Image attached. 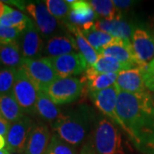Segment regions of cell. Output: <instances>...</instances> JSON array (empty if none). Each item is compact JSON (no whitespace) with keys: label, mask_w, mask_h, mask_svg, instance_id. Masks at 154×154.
<instances>
[{"label":"cell","mask_w":154,"mask_h":154,"mask_svg":"<svg viewBox=\"0 0 154 154\" xmlns=\"http://www.w3.org/2000/svg\"><path fill=\"white\" fill-rule=\"evenodd\" d=\"M9 8H10L9 6L5 5L3 2L0 1V18L5 15V13L9 10Z\"/></svg>","instance_id":"cell-36"},{"label":"cell","mask_w":154,"mask_h":154,"mask_svg":"<svg viewBox=\"0 0 154 154\" xmlns=\"http://www.w3.org/2000/svg\"><path fill=\"white\" fill-rule=\"evenodd\" d=\"M46 154H76L71 145L66 143L57 135L51 137Z\"/></svg>","instance_id":"cell-30"},{"label":"cell","mask_w":154,"mask_h":154,"mask_svg":"<svg viewBox=\"0 0 154 154\" xmlns=\"http://www.w3.org/2000/svg\"><path fill=\"white\" fill-rule=\"evenodd\" d=\"M59 78L71 77L79 75L88 68V63L81 53H70L67 55L48 57Z\"/></svg>","instance_id":"cell-8"},{"label":"cell","mask_w":154,"mask_h":154,"mask_svg":"<svg viewBox=\"0 0 154 154\" xmlns=\"http://www.w3.org/2000/svg\"><path fill=\"white\" fill-rule=\"evenodd\" d=\"M114 86L118 92L142 94L147 91L145 85L143 69L140 68H134L120 72Z\"/></svg>","instance_id":"cell-12"},{"label":"cell","mask_w":154,"mask_h":154,"mask_svg":"<svg viewBox=\"0 0 154 154\" xmlns=\"http://www.w3.org/2000/svg\"><path fill=\"white\" fill-rule=\"evenodd\" d=\"M5 144H6L5 139L4 138L3 135H1V134H0V151L4 149V147L5 146Z\"/></svg>","instance_id":"cell-37"},{"label":"cell","mask_w":154,"mask_h":154,"mask_svg":"<svg viewBox=\"0 0 154 154\" xmlns=\"http://www.w3.org/2000/svg\"><path fill=\"white\" fill-rule=\"evenodd\" d=\"M116 111L134 143L154 151V102L151 93L118 92Z\"/></svg>","instance_id":"cell-1"},{"label":"cell","mask_w":154,"mask_h":154,"mask_svg":"<svg viewBox=\"0 0 154 154\" xmlns=\"http://www.w3.org/2000/svg\"><path fill=\"white\" fill-rule=\"evenodd\" d=\"M75 51H78L75 40L66 36H56L50 38L45 48V52L49 56L48 57L70 54L74 53Z\"/></svg>","instance_id":"cell-19"},{"label":"cell","mask_w":154,"mask_h":154,"mask_svg":"<svg viewBox=\"0 0 154 154\" xmlns=\"http://www.w3.org/2000/svg\"><path fill=\"white\" fill-rule=\"evenodd\" d=\"M36 113H38L45 120L51 122L52 124H54L56 122H57L63 116L59 108L52 102V100L45 92L38 93Z\"/></svg>","instance_id":"cell-20"},{"label":"cell","mask_w":154,"mask_h":154,"mask_svg":"<svg viewBox=\"0 0 154 154\" xmlns=\"http://www.w3.org/2000/svg\"><path fill=\"white\" fill-rule=\"evenodd\" d=\"M91 95L97 108L110 118L113 122H115L116 124L119 125L122 129H124L126 132V128L119 118L116 111L118 91L115 86L113 85L110 88L99 92H93L91 93Z\"/></svg>","instance_id":"cell-9"},{"label":"cell","mask_w":154,"mask_h":154,"mask_svg":"<svg viewBox=\"0 0 154 154\" xmlns=\"http://www.w3.org/2000/svg\"><path fill=\"white\" fill-rule=\"evenodd\" d=\"M38 91L21 67L17 69L12 94L24 112L36 113Z\"/></svg>","instance_id":"cell-5"},{"label":"cell","mask_w":154,"mask_h":154,"mask_svg":"<svg viewBox=\"0 0 154 154\" xmlns=\"http://www.w3.org/2000/svg\"><path fill=\"white\" fill-rule=\"evenodd\" d=\"M94 143L98 154H125L119 130L113 122L105 118L101 119L97 124Z\"/></svg>","instance_id":"cell-3"},{"label":"cell","mask_w":154,"mask_h":154,"mask_svg":"<svg viewBox=\"0 0 154 154\" xmlns=\"http://www.w3.org/2000/svg\"><path fill=\"white\" fill-rule=\"evenodd\" d=\"M119 73L99 74L93 67H88L85 72L84 81L90 89V92H99L112 87L115 84Z\"/></svg>","instance_id":"cell-18"},{"label":"cell","mask_w":154,"mask_h":154,"mask_svg":"<svg viewBox=\"0 0 154 154\" xmlns=\"http://www.w3.org/2000/svg\"><path fill=\"white\" fill-rule=\"evenodd\" d=\"M11 123L9 121H7L5 118H4L0 115V134L1 135H7L8 131L11 128Z\"/></svg>","instance_id":"cell-33"},{"label":"cell","mask_w":154,"mask_h":154,"mask_svg":"<svg viewBox=\"0 0 154 154\" xmlns=\"http://www.w3.org/2000/svg\"><path fill=\"white\" fill-rule=\"evenodd\" d=\"M94 11L104 20H121L122 15L116 8L113 1L111 0H92L89 1Z\"/></svg>","instance_id":"cell-26"},{"label":"cell","mask_w":154,"mask_h":154,"mask_svg":"<svg viewBox=\"0 0 154 154\" xmlns=\"http://www.w3.org/2000/svg\"><path fill=\"white\" fill-rule=\"evenodd\" d=\"M26 11L33 17L35 26L41 34L49 36L55 32L57 28V21L48 11L44 4H28L26 6Z\"/></svg>","instance_id":"cell-13"},{"label":"cell","mask_w":154,"mask_h":154,"mask_svg":"<svg viewBox=\"0 0 154 154\" xmlns=\"http://www.w3.org/2000/svg\"><path fill=\"white\" fill-rule=\"evenodd\" d=\"M99 55L115 58L122 63L130 64L134 68H140V65L134 55L131 40L118 38L116 42L105 47Z\"/></svg>","instance_id":"cell-14"},{"label":"cell","mask_w":154,"mask_h":154,"mask_svg":"<svg viewBox=\"0 0 154 154\" xmlns=\"http://www.w3.org/2000/svg\"><path fill=\"white\" fill-rule=\"evenodd\" d=\"M93 68L99 74L120 73L123 70L134 69V67L130 64L122 63L115 58L103 55L99 56V59L93 66Z\"/></svg>","instance_id":"cell-25"},{"label":"cell","mask_w":154,"mask_h":154,"mask_svg":"<svg viewBox=\"0 0 154 154\" xmlns=\"http://www.w3.org/2000/svg\"><path fill=\"white\" fill-rule=\"evenodd\" d=\"M69 6L70 11L67 17L69 25L81 30H88L94 27L96 13L89 1L75 0Z\"/></svg>","instance_id":"cell-11"},{"label":"cell","mask_w":154,"mask_h":154,"mask_svg":"<svg viewBox=\"0 0 154 154\" xmlns=\"http://www.w3.org/2000/svg\"><path fill=\"white\" fill-rule=\"evenodd\" d=\"M0 154H9V151L7 149H3L0 151Z\"/></svg>","instance_id":"cell-38"},{"label":"cell","mask_w":154,"mask_h":154,"mask_svg":"<svg viewBox=\"0 0 154 154\" xmlns=\"http://www.w3.org/2000/svg\"><path fill=\"white\" fill-rule=\"evenodd\" d=\"M83 82L75 77L58 78L45 92L56 105L69 104L82 93Z\"/></svg>","instance_id":"cell-6"},{"label":"cell","mask_w":154,"mask_h":154,"mask_svg":"<svg viewBox=\"0 0 154 154\" xmlns=\"http://www.w3.org/2000/svg\"><path fill=\"white\" fill-rule=\"evenodd\" d=\"M51 140V134L46 125L42 122L34 124L24 154H46Z\"/></svg>","instance_id":"cell-16"},{"label":"cell","mask_w":154,"mask_h":154,"mask_svg":"<svg viewBox=\"0 0 154 154\" xmlns=\"http://www.w3.org/2000/svg\"><path fill=\"white\" fill-rule=\"evenodd\" d=\"M17 69L6 68L0 70V96L11 94L16 80Z\"/></svg>","instance_id":"cell-28"},{"label":"cell","mask_w":154,"mask_h":154,"mask_svg":"<svg viewBox=\"0 0 154 154\" xmlns=\"http://www.w3.org/2000/svg\"><path fill=\"white\" fill-rule=\"evenodd\" d=\"M20 67L27 74L38 92H45L47 88L59 78L48 57L33 59L23 58Z\"/></svg>","instance_id":"cell-4"},{"label":"cell","mask_w":154,"mask_h":154,"mask_svg":"<svg viewBox=\"0 0 154 154\" xmlns=\"http://www.w3.org/2000/svg\"><path fill=\"white\" fill-rule=\"evenodd\" d=\"M29 21L30 19L26 17L23 13L9 8L5 15L0 18V25L16 28L22 33L24 29L27 28Z\"/></svg>","instance_id":"cell-27"},{"label":"cell","mask_w":154,"mask_h":154,"mask_svg":"<svg viewBox=\"0 0 154 154\" xmlns=\"http://www.w3.org/2000/svg\"><path fill=\"white\" fill-rule=\"evenodd\" d=\"M114 5H115L116 8L118 10V11L121 13L122 11L123 10H126L128 7H130L131 5L133 4L132 1H129V0H127V1H121V0H114L113 1Z\"/></svg>","instance_id":"cell-34"},{"label":"cell","mask_w":154,"mask_h":154,"mask_svg":"<svg viewBox=\"0 0 154 154\" xmlns=\"http://www.w3.org/2000/svg\"><path fill=\"white\" fill-rule=\"evenodd\" d=\"M68 25L70 31L75 34V40L76 43L77 49L86 59L88 67H93L99 59V53L83 36L80 28L74 27L69 24Z\"/></svg>","instance_id":"cell-23"},{"label":"cell","mask_w":154,"mask_h":154,"mask_svg":"<svg viewBox=\"0 0 154 154\" xmlns=\"http://www.w3.org/2000/svg\"><path fill=\"white\" fill-rule=\"evenodd\" d=\"M151 94H152V100H153L154 102V93L152 92V93H151Z\"/></svg>","instance_id":"cell-39"},{"label":"cell","mask_w":154,"mask_h":154,"mask_svg":"<svg viewBox=\"0 0 154 154\" xmlns=\"http://www.w3.org/2000/svg\"><path fill=\"white\" fill-rule=\"evenodd\" d=\"M9 154H14V153H9Z\"/></svg>","instance_id":"cell-41"},{"label":"cell","mask_w":154,"mask_h":154,"mask_svg":"<svg viewBox=\"0 0 154 154\" xmlns=\"http://www.w3.org/2000/svg\"><path fill=\"white\" fill-rule=\"evenodd\" d=\"M42 48V40L38 34V28L31 20L27 28L22 33L21 49L22 58L33 59L40 53Z\"/></svg>","instance_id":"cell-15"},{"label":"cell","mask_w":154,"mask_h":154,"mask_svg":"<svg viewBox=\"0 0 154 154\" xmlns=\"http://www.w3.org/2000/svg\"><path fill=\"white\" fill-rule=\"evenodd\" d=\"M20 47L17 41L9 44L0 45V60L8 68L20 67L22 62Z\"/></svg>","instance_id":"cell-24"},{"label":"cell","mask_w":154,"mask_h":154,"mask_svg":"<svg viewBox=\"0 0 154 154\" xmlns=\"http://www.w3.org/2000/svg\"><path fill=\"white\" fill-rule=\"evenodd\" d=\"M20 34H22V32L17 28L0 25V45L17 41V38Z\"/></svg>","instance_id":"cell-31"},{"label":"cell","mask_w":154,"mask_h":154,"mask_svg":"<svg viewBox=\"0 0 154 154\" xmlns=\"http://www.w3.org/2000/svg\"><path fill=\"white\" fill-rule=\"evenodd\" d=\"M45 5L49 12L56 19H67V17L70 11V6L66 1L63 0H47Z\"/></svg>","instance_id":"cell-29"},{"label":"cell","mask_w":154,"mask_h":154,"mask_svg":"<svg viewBox=\"0 0 154 154\" xmlns=\"http://www.w3.org/2000/svg\"><path fill=\"white\" fill-rule=\"evenodd\" d=\"M1 63H2V62H1V60H0V67H1Z\"/></svg>","instance_id":"cell-40"},{"label":"cell","mask_w":154,"mask_h":154,"mask_svg":"<svg viewBox=\"0 0 154 154\" xmlns=\"http://www.w3.org/2000/svg\"><path fill=\"white\" fill-rule=\"evenodd\" d=\"M145 85L149 91L154 93V74H149L143 70Z\"/></svg>","instance_id":"cell-32"},{"label":"cell","mask_w":154,"mask_h":154,"mask_svg":"<svg viewBox=\"0 0 154 154\" xmlns=\"http://www.w3.org/2000/svg\"><path fill=\"white\" fill-rule=\"evenodd\" d=\"M81 32L89 44L96 50L99 55L105 47L118 40V38H115L109 33L98 30L94 27L88 30H81Z\"/></svg>","instance_id":"cell-22"},{"label":"cell","mask_w":154,"mask_h":154,"mask_svg":"<svg viewBox=\"0 0 154 154\" xmlns=\"http://www.w3.org/2000/svg\"><path fill=\"white\" fill-rule=\"evenodd\" d=\"M94 28L109 33L115 38L130 40L134 32L133 27L122 20H99L94 23Z\"/></svg>","instance_id":"cell-17"},{"label":"cell","mask_w":154,"mask_h":154,"mask_svg":"<svg viewBox=\"0 0 154 154\" xmlns=\"http://www.w3.org/2000/svg\"><path fill=\"white\" fill-rule=\"evenodd\" d=\"M132 46L140 69H144L154 58V36L144 29L137 28L133 33Z\"/></svg>","instance_id":"cell-10"},{"label":"cell","mask_w":154,"mask_h":154,"mask_svg":"<svg viewBox=\"0 0 154 154\" xmlns=\"http://www.w3.org/2000/svg\"><path fill=\"white\" fill-rule=\"evenodd\" d=\"M33 125L32 120L26 116L11 123L6 135V149L15 153L25 152Z\"/></svg>","instance_id":"cell-7"},{"label":"cell","mask_w":154,"mask_h":154,"mask_svg":"<svg viewBox=\"0 0 154 154\" xmlns=\"http://www.w3.org/2000/svg\"><path fill=\"white\" fill-rule=\"evenodd\" d=\"M88 117L87 113L75 112L63 116L52 124L57 135L66 143L77 146L83 141L88 133Z\"/></svg>","instance_id":"cell-2"},{"label":"cell","mask_w":154,"mask_h":154,"mask_svg":"<svg viewBox=\"0 0 154 154\" xmlns=\"http://www.w3.org/2000/svg\"><path fill=\"white\" fill-rule=\"evenodd\" d=\"M0 115L11 123L16 122L24 116L23 110L12 93L0 96Z\"/></svg>","instance_id":"cell-21"},{"label":"cell","mask_w":154,"mask_h":154,"mask_svg":"<svg viewBox=\"0 0 154 154\" xmlns=\"http://www.w3.org/2000/svg\"><path fill=\"white\" fill-rule=\"evenodd\" d=\"M143 70L146 73H149V74H154V58L149 63L147 66Z\"/></svg>","instance_id":"cell-35"}]
</instances>
